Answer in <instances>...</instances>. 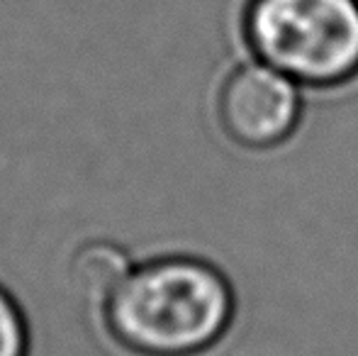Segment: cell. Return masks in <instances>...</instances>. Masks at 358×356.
Instances as JSON below:
<instances>
[{
	"label": "cell",
	"instance_id": "6da1fadb",
	"mask_svg": "<svg viewBox=\"0 0 358 356\" xmlns=\"http://www.w3.org/2000/svg\"><path fill=\"white\" fill-rule=\"evenodd\" d=\"M234 315L220 271L195 259L134 269L105 303V320L124 349L142 356H193L210 349Z\"/></svg>",
	"mask_w": 358,
	"mask_h": 356
},
{
	"label": "cell",
	"instance_id": "7a4b0ae2",
	"mask_svg": "<svg viewBox=\"0 0 358 356\" xmlns=\"http://www.w3.org/2000/svg\"><path fill=\"white\" fill-rule=\"evenodd\" d=\"M244 32L259 62L300 86L358 76V0H251Z\"/></svg>",
	"mask_w": 358,
	"mask_h": 356
},
{
	"label": "cell",
	"instance_id": "3957f363",
	"mask_svg": "<svg viewBox=\"0 0 358 356\" xmlns=\"http://www.w3.org/2000/svg\"><path fill=\"white\" fill-rule=\"evenodd\" d=\"M302 86L266 62L239 66L222 83L217 113L224 132L249 149H271L292 137L302 118Z\"/></svg>",
	"mask_w": 358,
	"mask_h": 356
},
{
	"label": "cell",
	"instance_id": "277c9868",
	"mask_svg": "<svg viewBox=\"0 0 358 356\" xmlns=\"http://www.w3.org/2000/svg\"><path fill=\"white\" fill-rule=\"evenodd\" d=\"M129 273H132L129 257L108 242L88 244L80 249L73 262L76 285L90 303L98 305L108 303Z\"/></svg>",
	"mask_w": 358,
	"mask_h": 356
},
{
	"label": "cell",
	"instance_id": "5b68a950",
	"mask_svg": "<svg viewBox=\"0 0 358 356\" xmlns=\"http://www.w3.org/2000/svg\"><path fill=\"white\" fill-rule=\"evenodd\" d=\"M0 356H27V327L22 313L0 288Z\"/></svg>",
	"mask_w": 358,
	"mask_h": 356
}]
</instances>
